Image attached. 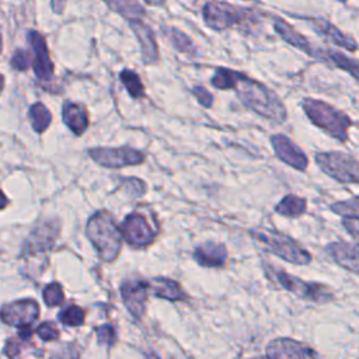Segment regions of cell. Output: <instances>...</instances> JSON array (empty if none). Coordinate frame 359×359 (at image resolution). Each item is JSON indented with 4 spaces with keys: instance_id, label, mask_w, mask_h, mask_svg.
Here are the masks:
<instances>
[{
    "instance_id": "35",
    "label": "cell",
    "mask_w": 359,
    "mask_h": 359,
    "mask_svg": "<svg viewBox=\"0 0 359 359\" xmlns=\"http://www.w3.org/2000/svg\"><path fill=\"white\" fill-rule=\"evenodd\" d=\"M97 338L102 345H112L116 339V334L109 324H102L97 328Z\"/></svg>"
},
{
    "instance_id": "42",
    "label": "cell",
    "mask_w": 359,
    "mask_h": 359,
    "mask_svg": "<svg viewBox=\"0 0 359 359\" xmlns=\"http://www.w3.org/2000/svg\"><path fill=\"white\" fill-rule=\"evenodd\" d=\"M7 205V198L4 196V194L0 191V209H3Z\"/></svg>"
},
{
    "instance_id": "29",
    "label": "cell",
    "mask_w": 359,
    "mask_h": 359,
    "mask_svg": "<svg viewBox=\"0 0 359 359\" xmlns=\"http://www.w3.org/2000/svg\"><path fill=\"white\" fill-rule=\"evenodd\" d=\"M236 70H230L226 67L216 69L215 74L210 79V84L219 90H233L236 79H237Z\"/></svg>"
},
{
    "instance_id": "7",
    "label": "cell",
    "mask_w": 359,
    "mask_h": 359,
    "mask_svg": "<svg viewBox=\"0 0 359 359\" xmlns=\"http://www.w3.org/2000/svg\"><path fill=\"white\" fill-rule=\"evenodd\" d=\"M202 17L209 28L215 31H223L241 22L245 18V10L227 1L210 0L205 3L202 8Z\"/></svg>"
},
{
    "instance_id": "39",
    "label": "cell",
    "mask_w": 359,
    "mask_h": 359,
    "mask_svg": "<svg viewBox=\"0 0 359 359\" xmlns=\"http://www.w3.org/2000/svg\"><path fill=\"white\" fill-rule=\"evenodd\" d=\"M342 224L349 230V233H351L352 236H359V220H358V219L344 217V219H342Z\"/></svg>"
},
{
    "instance_id": "33",
    "label": "cell",
    "mask_w": 359,
    "mask_h": 359,
    "mask_svg": "<svg viewBox=\"0 0 359 359\" xmlns=\"http://www.w3.org/2000/svg\"><path fill=\"white\" fill-rule=\"evenodd\" d=\"M63 290L62 286L56 282L49 283L45 289H43V300L49 307H55L59 306L63 302Z\"/></svg>"
},
{
    "instance_id": "37",
    "label": "cell",
    "mask_w": 359,
    "mask_h": 359,
    "mask_svg": "<svg viewBox=\"0 0 359 359\" xmlns=\"http://www.w3.org/2000/svg\"><path fill=\"white\" fill-rule=\"evenodd\" d=\"M192 94L196 97V100L199 101L201 105H203L205 108H210L213 104V95L202 86H195L192 88Z\"/></svg>"
},
{
    "instance_id": "38",
    "label": "cell",
    "mask_w": 359,
    "mask_h": 359,
    "mask_svg": "<svg viewBox=\"0 0 359 359\" xmlns=\"http://www.w3.org/2000/svg\"><path fill=\"white\" fill-rule=\"evenodd\" d=\"M79 353L73 345H63L59 349H56L49 359H77Z\"/></svg>"
},
{
    "instance_id": "41",
    "label": "cell",
    "mask_w": 359,
    "mask_h": 359,
    "mask_svg": "<svg viewBox=\"0 0 359 359\" xmlns=\"http://www.w3.org/2000/svg\"><path fill=\"white\" fill-rule=\"evenodd\" d=\"M146 4L149 6H154V7H161L164 4V0H143Z\"/></svg>"
},
{
    "instance_id": "1",
    "label": "cell",
    "mask_w": 359,
    "mask_h": 359,
    "mask_svg": "<svg viewBox=\"0 0 359 359\" xmlns=\"http://www.w3.org/2000/svg\"><path fill=\"white\" fill-rule=\"evenodd\" d=\"M233 90L237 93L240 101L255 114L276 123L286 119V108L283 102L262 83L255 81L238 72Z\"/></svg>"
},
{
    "instance_id": "9",
    "label": "cell",
    "mask_w": 359,
    "mask_h": 359,
    "mask_svg": "<svg viewBox=\"0 0 359 359\" xmlns=\"http://www.w3.org/2000/svg\"><path fill=\"white\" fill-rule=\"evenodd\" d=\"M27 39L31 48V63L36 79L49 81L53 77V63L48 50V45L41 32L31 29L27 34Z\"/></svg>"
},
{
    "instance_id": "15",
    "label": "cell",
    "mask_w": 359,
    "mask_h": 359,
    "mask_svg": "<svg viewBox=\"0 0 359 359\" xmlns=\"http://www.w3.org/2000/svg\"><path fill=\"white\" fill-rule=\"evenodd\" d=\"M325 250L335 264L349 272L359 273V243L332 241L327 244Z\"/></svg>"
},
{
    "instance_id": "40",
    "label": "cell",
    "mask_w": 359,
    "mask_h": 359,
    "mask_svg": "<svg viewBox=\"0 0 359 359\" xmlns=\"http://www.w3.org/2000/svg\"><path fill=\"white\" fill-rule=\"evenodd\" d=\"M67 0H50V7L53 10V13L56 14H62L65 11Z\"/></svg>"
},
{
    "instance_id": "10",
    "label": "cell",
    "mask_w": 359,
    "mask_h": 359,
    "mask_svg": "<svg viewBox=\"0 0 359 359\" xmlns=\"http://www.w3.org/2000/svg\"><path fill=\"white\" fill-rule=\"evenodd\" d=\"M265 352L269 359H320L311 346L292 338L272 339Z\"/></svg>"
},
{
    "instance_id": "25",
    "label": "cell",
    "mask_w": 359,
    "mask_h": 359,
    "mask_svg": "<svg viewBox=\"0 0 359 359\" xmlns=\"http://www.w3.org/2000/svg\"><path fill=\"white\" fill-rule=\"evenodd\" d=\"M307 201L297 195H286L275 206V212L285 217H299L306 212Z\"/></svg>"
},
{
    "instance_id": "5",
    "label": "cell",
    "mask_w": 359,
    "mask_h": 359,
    "mask_svg": "<svg viewBox=\"0 0 359 359\" xmlns=\"http://www.w3.org/2000/svg\"><path fill=\"white\" fill-rule=\"evenodd\" d=\"M264 271L268 279L279 285L282 289L293 293L299 299L310 300L314 303H325L332 299V292L327 285L317 282H307L297 276L287 273L283 269L275 268L273 265L264 262Z\"/></svg>"
},
{
    "instance_id": "4",
    "label": "cell",
    "mask_w": 359,
    "mask_h": 359,
    "mask_svg": "<svg viewBox=\"0 0 359 359\" xmlns=\"http://www.w3.org/2000/svg\"><path fill=\"white\" fill-rule=\"evenodd\" d=\"M302 107L309 119L316 126L327 132L330 136L335 137L339 142H345L348 139L351 118L346 114L341 112L339 109L331 107L327 102L313 98L303 100Z\"/></svg>"
},
{
    "instance_id": "13",
    "label": "cell",
    "mask_w": 359,
    "mask_h": 359,
    "mask_svg": "<svg viewBox=\"0 0 359 359\" xmlns=\"http://www.w3.org/2000/svg\"><path fill=\"white\" fill-rule=\"evenodd\" d=\"M121 233L125 240L133 247H142L154 238V231L147 220L139 213H130L122 223Z\"/></svg>"
},
{
    "instance_id": "36",
    "label": "cell",
    "mask_w": 359,
    "mask_h": 359,
    "mask_svg": "<svg viewBox=\"0 0 359 359\" xmlns=\"http://www.w3.org/2000/svg\"><path fill=\"white\" fill-rule=\"evenodd\" d=\"M36 334L42 341H53V339L59 338V331L55 327V324H52V323H42L38 327Z\"/></svg>"
},
{
    "instance_id": "26",
    "label": "cell",
    "mask_w": 359,
    "mask_h": 359,
    "mask_svg": "<svg viewBox=\"0 0 359 359\" xmlns=\"http://www.w3.org/2000/svg\"><path fill=\"white\" fill-rule=\"evenodd\" d=\"M28 118H29L32 129L36 133L45 132L49 128L50 121H52V115H50L49 109L42 102H35L29 107Z\"/></svg>"
},
{
    "instance_id": "8",
    "label": "cell",
    "mask_w": 359,
    "mask_h": 359,
    "mask_svg": "<svg viewBox=\"0 0 359 359\" xmlns=\"http://www.w3.org/2000/svg\"><path fill=\"white\" fill-rule=\"evenodd\" d=\"M90 157L100 165L108 168H119L125 165L140 164L144 160L142 151L123 146V147H95L88 150Z\"/></svg>"
},
{
    "instance_id": "17",
    "label": "cell",
    "mask_w": 359,
    "mask_h": 359,
    "mask_svg": "<svg viewBox=\"0 0 359 359\" xmlns=\"http://www.w3.org/2000/svg\"><path fill=\"white\" fill-rule=\"evenodd\" d=\"M62 118L65 125L77 136L88 128V114L83 104L66 101L62 107Z\"/></svg>"
},
{
    "instance_id": "2",
    "label": "cell",
    "mask_w": 359,
    "mask_h": 359,
    "mask_svg": "<svg viewBox=\"0 0 359 359\" xmlns=\"http://www.w3.org/2000/svg\"><path fill=\"white\" fill-rule=\"evenodd\" d=\"M86 234L104 261L112 262L116 259L122 247V233L109 213L101 210L93 215L87 222Z\"/></svg>"
},
{
    "instance_id": "31",
    "label": "cell",
    "mask_w": 359,
    "mask_h": 359,
    "mask_svg": "<svg viewBox=\"0 0 359 359\" xmlns=\"http://www.w3.org/2000/svg\"><path fill=\"white\" fill-rule=\"evenodd\" d=\"M331 210L342 217L359 220V195L346 201H339L331 205Z\"/></svg>"
},
{
    "instance_id": "23",
    "label": "cell",
    "mask_w": 359,
    "mask_h": 359,
    "mask_svg": "<svg viewBox=\"0 0 359 359\" xmlns=\"http://www.w3.org/2000/svg\"><path fill=\"white\" fill-rule=\"evenodd\" d=\"M161 31L177 52L185 53L189 56L196 55V48H195L192 39L185 32H182L181 29H178L175 27H168V25L161 27Z\"/></svg>"
},
{
    "instance_id": "16",
    "label": "cell",
    "mask_w": 359,
    "mask_h": 359,
    "mask_svg": "<svg viewBox=\"0 0 359 359\" xmlns=\"http://www.w3.org/2000/svg\"><path fill=\"white\" fill-rule=\"evenodd\" d=\"M149 289H150L149 283L142 282V280L125 282L121 287L122 300H123L126 309L129 310V313L136 318H140L143 314Z\"/></svg>"
},
{
    "instance_id": "11",
    "label": "cell",
    "mask_w": 359,
    "mask_h": 359,
    "mask_svg": "<svg viewBox=\"0 0 359 359\" xmlns=\"http://www.w3.org/2000/svg\"><path fill=\"white\" fill-rule=\"evenodd\" d=\"M39 316V306L32 299H22L1 307L0 318L13 327H28Z\"/></svg>"
},
{
    "instance_id": "30",
    "label": "cell",
    "mask_w": 359,
    "mask_h": 359,
    "mask_svg": "<svg viewBox=\"0 0 359 359\" xmlns=\"http://www.w3.org/2000/svg\"><path fill=\"white\" fill-rule=\"evenodd\" d=\"M328 57L342 70L348 72L351 76H353L356 80H359V60L352 59L349 56H345L344 53L338 50H328Z\"/></svg>"
},
{
    "instance_id": "22",
    "label": "cell",
    "mask_w": 359,
    "mask_h": 359,
    "mask_svg": "<svg viewBox=\"0 0 359 359\" xmlns=\"http://www.w3.org/2000/svg\"><path fill=\"white\" fill-rule=\"evenodd\" d=\"M107 7L123 17L128 22L132 20L143 18L144 17V8L137 0H102Z\"/></svg>"
},
{
    "instance_id": "45",
    "label": "cell",
    "mask_w": 359,
    "mask_h": 359,
    "mask_svg": "<svg viewBox=\"0 0 359 359\" xmlns=\"http://www.w3.org/2000/svg\"><path fill=\"white\" fill-rule=\"evenodd\" d=\"M0 50H1V35H0Z\"/></svg>"
},
{
    "instance_id": "12",
    "label": "cell",
    "mask_w": 359,
    "mask_h": 359,
    "mask_svg": "<svg viewBox=\"0 0 359 359\" xmlns=\"http://www.w3.org/2000/svg\"><path fill=\"white\" fill-rule=\"evenodd\" d=\"M271 144L273 147L276 157L279 160H282L285 164H287L299 171H304L307 168V164H309L307 156L287 136L280 135V133L273 135L271 137Z\"/></svg>"
},
{
    "instance_id": "43",
    "label": "cell",
    "mask_w": 359,
    "mask_h": 359,
    "mask_svg": "<svg viewBox=\"0 0 359 359\" xmlns=\"http://www.w3.org/2000/svg\"><path fill=\"white\" fill-rule=\"evenodd\" d=\"M3 88H4V77H3V74H0V94H1Z\"/></svg>"
},
{
    "instance_id": "28",
    "label": "cell",
    "mask_w": 359,
    "mask_h": 359,
    "mask_svg": "<svg viewBox=\"0 0 359 359\" xmlns=\"http://www.w3.org/2000/svg\"><path fill=\"white\" fill-rule=\"evenodd\" d=\"M57 234V227H53L52 223H46L39 226V229H35L32 233V238L29 241V245L32 248H48L53 238Z\"/></svg>"
},
{
    "instance_id": "27",
    "label": "cell",
    "mask_w": 359,
    "mask_h": 359,
    "mask_svg": "<svg viewBox=\"0 0 359 359\" xmlns=\"http://www.w3.org/2000/svg\"><path fill=\"white\" fill-rule=\"evenodd\" d=\"M119 80L121 83L125 86L128 94L137 100V98H142L144 97V86L139 77V74L130 69H123L121 73H119Z\"/></svg>"
},
{
    "instance_id": "18",
    "label": "cell",
    "mask_w": 359,
    "mask_h": 359,
    "mask_svg": "<svg viewBox=\"0 0 359 359\" xmlns=\"http://www.w3.org/2000/svg\"><path fill=\"white\" fill-rule=\"evenodd\" d=\"M309 21L311 22V27L321 36H324L327 41L332 42L334 45L342 46V48H345L348 50H355L356 49V42L351 36H348L344 32H341L330 21H327L324 18H309Z\"/></svg>"
},
{
    "instance_id": "20",
    "label": "cell",
    "mask_w": 359,
    "mask_h": 359,
    "mask_svg": "<svg viewBox=\"0 0 359 359\" xmlns=\"http://www.w3.org/2000/svg\"><path fill=\"white\" fill-rule=\"evenodd\" d=\"M273 28L285 42L290 43L292 46L303 50L304 53H307L310 56H317V52H316V49L311 48L310 42L304 36H302L293 27H290L286 21H283L282 18H279V17L273 18Z\"/></svg>"
},
{
    "instance_id": "3",
    "label": "cell",
    "mask_w": 359,
    "mask_h": 359,
    "mask_svg": "<svg viewBox=\"0 0 359 359\" xmlns=\"http://www.w3.org/2000/svg\"><path fill=\"white\" fill-rule=\"evenodd\" d=\"M251 237L264 250L296 265H306L311 261V254L294 238L271 227H257L251 230Z\"/></svg>"
},
{
    "instance_id": "34",
    "label": "cell",
    "mask_w": 359,
    "mask_h": 359,
    "mask_svg": "<svg viewBox=\"0 0 359 359\" xmlns=\"http://www.w3.org/2000/svg\"><path fill=\"white\" fill-rule=\"evenodd\" d=\"M10 65L14 70L18 72H25L29 69V66H32L31 63V56L28 55V52L25 49H15L11 59H10Z\"/></svg>"
},
{
    "instance_id": "32",
    "label": "cell",
    "mask_w": 359,
    "mask_h": 359,
    "mask_svg": "<svg viewBox=\"0 0 359 359\" xmlns=\"http://www.w3.org/2000/svg\"><path fill=\"white\" fill-rule=\"evenodd\" d=\"M57 318L60 323L66 325L79 327L84 323V310L80 309L79 306H69L57 314Z\"/></svg>"
},
{
    "instance_id": "19",
    "label": "cell",
    "mask_w": 359,
    "mask_h": 359,
    "mask_svg": "<svg viewBox=\"0 0 359 359\" xmlns=\"http://www.w3.org/2000/svg\"><path fill=\"white\" fill-rule=\"evenodd\" d=\"M194 258L202 266H220L227 258V250L223 244L208 241L195 250Z\"/></svg>"
},
{
    "instance_id": "6",
    "label": "cell",
    "mask_w": 359,
    "mask_h": 359,
    "mask_svg": "<svg viewBox=\"0 0 359 359\" xmlns=\"http://www.w3.org/2000/svg\"><path fill=\"white\" fill-rule=\"evenodd\" d=\"M316 163L321 171L341 184H359V161L346 153H317Z\"/></svg>"
},
{
    "instance_id": "24",
    "label": "cell",
    "mask_w": 359,
    "mask_h": 359,
    "mask_svg": "<svg viewBox=\"0 0 359 359\" xmlns=\"http://www.w3.org/2000/svg\"><path fill=\"white\" fill-rule=\"evenodd\" d=\"M149 287L153 290V293L158 297L168 299V300H182L185 299L184 290L180 287V285L171 279L167 278H154L151 279Z\"/></svg>"
},
{
    "instance_id": "14",
    "label": "cell",
    "mask_w": 359,
    "mask_h": 359,
    "mask_svg": "<svg viewBox=\"0 0 359 359\" xmlns=\"http://www.w3.org/2000/svg\"><path fill=\"white\" fill-rule=\"evenodd\" d=\"M130 29L133 31L139 45H140V55L142 60L146 65L157 63L158 60V46L156 41V35L150 25H147L143 18L132 20L128 22Z\"/></svg>"
},
{
    "instance_id": "44",
    "label": "cell",
    "mask_w": 359,
    "mask_h": 359,
    "mask_svg": "<svg viewBox=\"0 0 359 359\" xmlns=\"http://www.w3.org/2000/svg\"><path fill=\"white\" fill-rule=\"evenodd\" d=\"M250 359H269V358L265 355V356H254V358H250Z\"/></svg>"
},
{
    "instance_id": "21",
    "label": "cell",
    "mask_w": 359,
    "mask_h": 359,
    "mask_svg": "<svg viewBox=\"0 0 359 359\" xmlns=\"http://www.w3.org/2000/svg\"><path fill=\"white\" fill-rule=\"evenodd\" d=\"M6 355L10 359H39L41 351L25 338H10L6 344Z\"/></svg>"
}]
</instances>
